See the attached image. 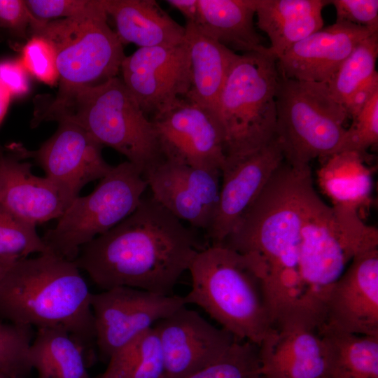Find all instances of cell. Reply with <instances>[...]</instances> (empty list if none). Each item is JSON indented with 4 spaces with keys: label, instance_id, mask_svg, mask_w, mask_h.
<instances>
[{
    "label": "cell",
    "instance_id": "1",
    "mask_svg": "<svg viewBox=\"0 0 378 378\" xmlns=\"http://www.w3.org/2000/svg\"><path fill=\"white\" fill-rule=\"evenodd\" d=\"M202 248L152 197L110 230L83 246L74 261L103 290L125 286L172 295Z\"/></svg>",
    "mask_w": 378,
    "mask_h": 378
},
{
    "label": "cell",
    "instance_id": "2",
    "mask_svg": "<svg viewBox=\"0 0 378 378\" xmlns=\"http://www.w3.org/2000/svg\"><path fill=\"white\" fill-rule=\"evenodd\" d=\"M309 165L285 160L222 244L244 255L260 277L266 295H300L298 271L302 230L319 201Z\"/></svg>",
    "mask_w": 378,
    "mask_h": 378
},
{
    "label": "cell",
    "instance_id": "3",
    "mask_svg": "<svg viewBox=\"0 0 378 378\" xmlns=\"http://www.w3.org/2000/svg\"><path fill=\"white\" fill-rule=\"evenodd\" d=\"M92 294L74 261L50 253L20 258L0 282V316L36 329L62 327L92 354Z\"/></svg>",
    "mask_w": 378,
    "mask_h": 378
},
{
    "label": "cell",
    "instance_id": "4",
    "mask_svg": "<svg viewBox=\"0 0 378 378\" xmlns=\"http://www.w3.org/2000/svg\"><path fill=\"white\" fill-rule=\"evenodd\" d=\"M44 120L78 125L103 146L123 155L143 175L164 159L152 121L118 76L56 95L36 111L32 125Z\"/></svg>",
    "mask_w": 378,
    "mask_h": 378
},
{
    "label": "cell",
    "instance_id": "5",
    "mask_svg": "<svg viewBox=\"0 0 378 378\" xmlns=\"http://www.w3.org/2000/svg\"><path fill=\"white\" fill-rule=\"evenodd\" d=\"M187 304L204 309L237 340L259 346L273 327L260 279L248 259L222 244L201 249L188 269Z\"/></svg>",
    "mask_w": 378,
    "mask_h": 378
},
{
    "label": "cell",
    "instance_id": "6",
    "mask_svg": "<svg viewBox=\"0 0 378 378\" xmlns=\"http://www.w3.org/2000/svg\"><path fill=\"white\" fill-rule=\"evenodd\" d=\"M378 248V230L354 210L320 199L301 232L298 271L310 319L324 323L330 290L358 253Z\"/></svg>",
    "mask_w": 378,
    "mask_h": 378
},
{
    "label": "cell",
    "instance_id": "7",
    "mask_svg": "<svg viewBox=\"0 0 378 378\" xmlns=\"http://www.w3.org/2000/svg\"><path fill=\"white\" fill-rule=\"evenodd\" d=\"M279 77L277 59L268 48L237 54L218 104L226 158L253 152L276 137Z\"/></svg>",
    "mask_w": 378,
    "mask_h": 378
},
{
    "label": "cell",
    "instance_id": "8",
    "mask_svg": "<svg viewBox=\"0 0 378 378\" xmlns=\"http://www.w3.org/2000/svg\"><path fill=\"white\" fill-rule=\"evenodd\" d=\"M276 106V137L286 162L305 166L337 153L348 115L327 83L280 76Z\"/></svg>",
    "mask_w": 378,
    "mask_h": 378
},
{
    "label": "cell",
    "instance_id": "9",
    "mask_svg": "<svg viewBox=\"0 0 378 378\" xmlns=\"http://www.w3.org/2000/svg\"><path fill=\"white\" fill-rule=\"evenodd\" d=\"M148 188L141 172L128 161L113 166L88 195L76 197L42 237L49 252L74 261L80 248L106 232L139 206Z\"/></svg>",
    "mask_w": 378,
    "mask_h": 378
},
{
    "label": "cell",
    "instance_id": "10",
    "mask_svg": "<svg viewBox=\"0 0 378 378\" xmlns=\"http://www.w3.org/2000/svg\"><path fill=\"white\" fill-rule=\"evenodd\" d=\"M108 14L94 18L38 20L30 36L38 35L53 46L62 95L93 87L116 77L125 57L123 44L108 24Z\"/></svg>",
    "mask_w": 378,
    "mask_h": 378
},
{
    "label": "cell",
    "instance_id": "11",
    "mask_svg": "<svg viewBox=\"0 0 378 378\" xmlns=\"http://www.w3.org/2000/svg\"><path fill=\"white\" fill-rule=\"evenodd\" d=\"M150 120L164 159L221 171L226 159L224 135L218 117L210 110L181 97Z\"/></svg>",
    "mask_w": 378,
    "mask_h": 378
},
{
    "label": "cell",
    "instance_id": "12",
    "mask_svg": "<svg viewBox=\"0 0 378 378\" xmlns=\"http://www.w3.org/2000/svg\"><path fill=\"white\" fill-rule=\"evenodd\" d=\"M187 304L184 296L120 286L92 294L96 346L109 359L156 322Z\"/></svg>",
    "mask_w": 378,
    "mask_h": 378
},
{
    "label": "cell",
    "instance_id": "13",
    "mask_svg": "<svg viewBox=\"0 0 378 378\" xmlns=\"http://www.w3.org/2000/svg\"><path fill=\"white\" fill-rule=\"evenodd\" d=\"M22 159H33L46 176L72 197L91 181L101 179L111 169L102 156L103 146L85 129L69 121L59 122L57 130L36 150L20 144H10Z\"/></svg>",
    "mask_w": 378,
    "mask_h": 378
},
{
    "label": "cell",
    "instance_id": "14",
    "mask_svg": "<svg viewBox=\"0 0 378 378\" xmlns=\"http://www.w3.org/2000/svg\"><path fill=\"white\" fill-rule=\"evenodd\" d=\"M284 160L276 137L253 152L226 158L218 203L206 230L211 244H221L230 235Z\"/></svg>",
    "mask_w": 378,
    "mask_h": 378
},
{
    "label": "cell",
    "instance_id": "15",
    "mask_svg": "<svg viewBox=\"0 0 378 378\" xmlns=\"http://www.w3.org/2000/svg\"><path fill=\"white\" fill-rule=\"evenodd\" d=\"M121 80L147 115L181 97L190 88L186 40L175 46L139 48L125 56Z\"/></svg>",
    "mask_w": 378,
    "mask_h": 378
},
{
    "label": "cell",
    "instance_id": "16",
    "mask_svg": "<svg viewBox=\"0 0 378 378\" xmlns=\"http://www.w3.org/2000/svg\"><path fill=\"white\" fill-rule=\"evenodd\" d=\"M144 177L156 202L181 221L208 230L218 200L220 170L163 159Z\"/></svg>",
    "mask_w": 378,
    "mask_h": 378
},
{
    "label": "cell",
    "instance_id": "17",
    "mask_svg": "<svg viewBox=\"0 0 378 378\" xmlns=\"http://www.w3.org/2000/svg\"><path fill=\"white\" fill-rule=\"evenodd\" d=\"M162 349L164 378H183L214 362L238 340L183 306L153 326Z\"/></svg>",
    "mask_w": 378,
    "mask_h": 378
},
{
    "label": "cell",
    "instance_id": "18",
    "mask_svg": "<svg viewBox=\"0 0 378 378\" xmlns=\"http://www.w3.org/2000/svg\"><path fill=\"white\" fill-rule=\"evenodd\" d=\"M321 326L378 336V248L357 254L333 284Z\"/></svg>",
    "mask_w": 378,
    "mask_h": 378
},
{
    "label": "cell",
    "instance_id": "19",
    "mask_svg": "<svg viewBox=\"0 0 378 378\" xmlns=\"http://www.w3.org/2000/svg\"><path fill=\"white\" fill-rule=\"evenodd\" d=\"M22 160L10 145L0 151V206L35 226L58 219L75 198Z\"/></svg>",
    "mask_w": 378,
    "mask_h": 378
},
{
    "label": "cell",
    "instance_id": "20",
    "mask_svg": "<svg viewBox=\"0 0 378 378\" xmlns=\"http://www.w3.org/2000/svg\"><path fill=\"white\" fill-rule=\"evenodd\" d=\"M375 33L346 22L322 27L277 59L279 74L289 79L328 83L355 47Z\"/></svg>",
    "mask_w": 378,
    "mask_h": 378
},
{
    "label": "cell",
    "instance_id": "21",
    "mask_svg": "<svg viewBox=\"0 0 378 378\" xmlns=\"http://www.w3.org/2000/svg\"><path fill=\"white\" fill-rule=\"evenodd\" d=\"M258 354L265 378H329L328 349L317 328L300 323L274 326Z\"/></svg>",
    "mask_w": 378,
    "mask_h": 378
},
{
    "label": "cell",
    "instance_id": "22",
    "mask_svg": "<svg viewBox=\"0 0 378 378\" xmlns=\"http://www.w3.org/2000/svg\"><path fill=\"white\" fill-rule=\"evenodd\" d=\"M108 16L122 44L139 48L175 46L186 41V28L154 0H105Z\"/></svg>",
    "mask_w": 378,
    "mask_h": 378
},
{
    "label": "cell",
    "instance_id": "23",
    "mask_svg": "<svg viewBox=\"0 0 378 378\" xmlns=\"http://www.w3.org/2000/svg\"><path fill=\"white\" fill-rule=\"evenodd\" d=\"M185 28L190 64V88L185 97L218 117L219 97L237 54L192 24L186 23Z\"/></svg>",
    "mask_w": 378,
    "mask_h": 378
},
{
    "label": "cell",
    "instance_id": "24",
    "mask_svg": "<svg viewBox=\"0 0 378 378\" xmlns=\"http://www.w3.org/2000/svg\"><path fill=\"white\" fill-rule=\"evenodd\" d=\"M324 0H255L257 25L270 38L279 59L298 41L323 27Z\"/></svg>",
    "mask_w": 378,
    "mask_h": 378
},
{
    "label": "cell",
    "instance_id": "25",
    "mask_svg": "<svg viewBox=\"0 0 378 378\" xmlns=\"http://www.w3.org/2000/svg\"><path fill=\"white\" fill-rule=\"evenodd\" d=\"M198 4L200 20L195 26L204 34L232 50L267 49L253 24L255 0H198Z\"/></svg>",
    "mask_w": 378,
    "mask_h": 378
},
{
    "label": "cell",
    "instance_id": "26",
    "mask_svg": "<svg viewBox=\"0 0 378 378\" xmlns=\"http://www.w3.org/2000/svg\"><path fill=\"white\" fill-rule=\"evenodd\" d=\"M378 33L361 41L327 85L332 97L353 118L378 92Z\"/></svg>",
    "mask_w": 378,
    "mask_h": 378
},
{
    "label": "cell",
    "instance_id": "27",
    "mask_svg": "<svg viewBox=\"0 0 378 378\" xmlns=\"http://www.w3.org/2000/svg\"><path fill=\"white\" fill-rule=\"evenodd\" d=\"M318 171V183L332 206L358 212L370 202L372 178L363 155L344 151L327 157Z\"/></svg>",
    "mask_w": 378,
    "mask_h": 378
},
{
    "label": "cell",
    "instance_id": "28",
    "mask_svg": "<svg viewBox=\"0 0 378 378\" xmlns=\"http://www.w3.org/2000/svg\"><path fill=\"white\" fill-rule=\"evenodd\" d=\"M85 347L62 327L37 328L29 356L38 378H90Z\"/></svg>",
    "mask_w": 378,
    "mask_h": 378
},
{
    "label": "cell",
    "instance_id": "29",
    "mask_svg": "<svg viewBox=\"0 0 378 378\" xmlns=\"http://www.w3.org/2000/svg\"><path fill=\"white\" fill-rule=\"evenodd\" d=\"M318 330L328 349L329 378H378V336Z\"/></svg>",
    "mask_w": 378,
    "mask_h": 378
},
{
    "label": "cell",
    "instance_id": "30",
    "mask_svg": "<svg viewBox=\"0 0 378 378\" xmlns=\"http://www.w3.org/2000/svg\"><path fill=\"white\" fill-rule=\"evenodd\" d=\"M102 378H164V360L154 327L141 334L109 358Z\"/></svg>",
    "mask_w": 378,
    "mask_h": 378
},
{
    "label": "cell",
    "instance_id": "31",
    "mask_svg": "<svg viewBox=\"0 0 378 378\" xmlns=\"http://www.w3.org/2000/svg\"><path fill=\"white\" fill-rule=\"evenodd\" d=\"M183 378H265L258 346L237 340L218 359Z\"/></svg>",
    "mask_w": 378,
    "mask_h": 378
},
{
    "label": "cell",
    "instance_id": "32",
    "mask_svg": "<svg viewBox=\"0 0 378 378\" xmlns=\"http://www.w3.org/2000/svg\"><path fill=\"white\" fill-rule=\"evenodd\" d=\"M32 327L0 323V373L8 378H25L32 368L29 351Z\"/></svg>",
    "mask_w": 378,
    "mask_h": 378
},
{
    "label": "cell",
    "instance_id": "33",
    "mask_svg": "<svg viewBox=\"0 0 378 378\" xmlns=\"http://www.w3.org/2000/svg\"><path fill=\"white\" fill-rule=\"evenodd\" d=\"M50 253L36 226L29 224L0 206V256L27 258Z\"/></svg>",
    "mask_w": 378,
    "mask_h": 378
},
{
    "label": "cell",
    "instance_id": "34",
    "mask_svg": "<svg viewBox=\"0 0 378 378\" xmlns=\"http://www.w3.org/2000/svg\"><path fill=\"white\" fill-rule=\"evenodd\" d=\"M351 119L337 153L349 151L363 155L369 147L378 141V92Z\"/></svg>",
    "mask_w": 378,
    "mask_h": 378
},
{
    "label": "cell",
    "instance_id": "35",
    "mask_svg": "<svg viewBox=\"0 0 378 378\" xmlns=\"http://www.w3.org/2000/svg\"><path fill=\"white\" fill-rule=\"evenodd\" d=\"M31 13L43 20L94 18L107 14L105 0H27Z\"/></svg>",
    "mask_w": 378,
    "mask_h": 378
},
{
    "label": "cell",
    "instance_id": "36",
    "mask_svg": "<svg viewBox=\"0 0 378 378\" xmlns=\"http://www.w3.org/2000/svg\"><path fill=\"white\" fill-rule=\"evenodd\" d=\"M20 59L28 74L41 82L54 85L59 80L55 49L44 37L31 36Z\"/></svg>",
    "mask_w": 378,
    "mask_h": 378
},
{
    "label": "cell",
    "instance_id": "37",
    "mask_svg": "<svg viewBox=\"0 0 378 378\" xmlns=\"http://www.w3.org/2000/svg\"><path fill=\"white\" fill-rule=\"evenodd\" d=\"M335 8L336 22H346L378 32L377 0L330 1Z\"/></svg>",
    "mask_w": 378,
    "mask_h": 378
},
{
    "label": "cell",
    "instance_id": "38",
    "mask_svg": "<svg viewBox=\"0 0 378 378\" xmlns=\"http://www.w3.org/2000/svg\"><path fill=\"white\" fill-rule=\"evenodd\" d=\"M22 0H0V27L20 38L29 36L37 20Z\"/></svg>",
    "mask_w": 378,
    "mask_h": 378
},
{
    "label": "cell",
    "instance_id": "39",
    "mask_svg": "<svg viewBox=\"0 0 378 378\" xmlns=\"http://www.w3.org/2000/svg\"><path fill=\"white\" fill-rule=\"evenodd\" d=\"M28 74L20 58L0 60V81L12 97H20L28 93Z\"/></svg>",
    "mask_w": 378,
    "mask_h": 378
},
{
    "label": "cell",
    "instance_id": "40",
    "mask_svg": "<svg viewBox=\"0 0 378 378\" xmlns=\"http://www.w3.org/2000/svg\"><path fill=\"white\" fill-rule=\"evenodd\" d=\"M166 2L185 17L186 23L194 25L199 24L200 10L198 0H167Z\"/></svg>",
    "mask_w": 378,
    "mask_h": 378
},
{
    "label": "cell",
    "instance_id": "41",
    "mask_svg": "<svg viewBox=\"0 0 378 378\" xmlns=\"http://www.w3.org/2000/svg\"><path fill=\"white\" fill-rule=\"evenodd\" d=\"M11 97L9 91L0 81V125L7 113ZM2 149L0 146V151Z\"/></svg>",
    "mask_w": 378,
    "mask_h": 378
},
{
    "label": "cell",
    "instance_id": "42",
    "mask_svg": "<svg viewBox=\"0 0 378 378\" xmlns=\"http://www.w3.org/2000/svg\"><path fill=\"white\" fill-rule=\"evenodd\" d=\"M18 258H20L13 255L0 256V282L11 265Z\"/></svg>",
    "mask_w": 378,
    "mask_h": 378
},
{
    "label": "cell",
    "instance_id": "43",
    "mask_svg": "<svg viewBox=\"0 0 378 378\" xmlns=\"http://www.w3.org/2000/svg\"><path fill=\"white\" fill-rule=\"evenodd\" d=\"M0 378H8V377L0 373Z\"/></svg>",
    "mask_w": 378,
    "mask_h": 378
}]
</instances>
